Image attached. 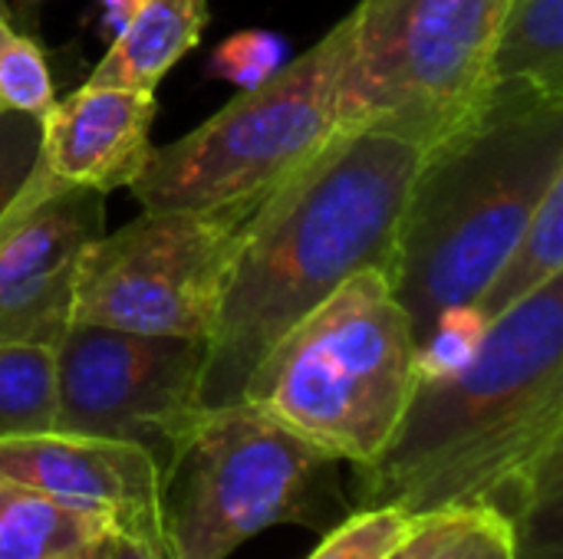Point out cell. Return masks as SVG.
Masks as SVG:
<instances>
[{
  "label": "cell",
  "mask_w": 563,
  "mask_h": 559,
  "mask_svg": "<svg viewBox=\"0 0 563 559\" xmlns=\"http://www.w3.org/2000/svg\"><path fill=\"white\" fill-rule=\"evenodd\" d=\"M102 234L106 191L63 185L36 165L0 217V343L59 346L79 264Z\"/></svg>",
  "instance_id": "10"
},
{
  "label": "cell",
  "mask_w": 563,
  "mask_h": 559,
  "mask_svg": "<svg viewBox=\"0 0 563 559\" xmlns=\"http://www.w3.org/2000/svg\"><path fill=\"white\" fill-rule=\"evenodd\" d=\"M155 96L82 82L40 115V165L63 185L129 188L152 158Z\"/></svg>",
  "instance_id": "12"
},
{
  "label": "cell",
  "mask_w": 563,
  "mask_h": 559,
  "mask_svg": "<svg viewBox=\"0 0 563 559\" xmlns=\"http://www.w3.org/2000/svg\"><path fill=\"white\" fill-rule=\"evenodd\" d=\"M264 198L214 211H145L102 234L79 264L73 323L208 339L244 227Z\"/></svg>",
  "instance_id": "8"
},
{
  "label": "cell",
  "mask_w": 563,
  "mask_h": 559,
  "mask_svg": "<svg viewBox=\"0 0 563 559\" xmlns=\"http://www.w3.org/2000/svg\"><path fill=\"white\" fill-rule=\"evenodd\" d=\"M416 333L386 270H360L257 362L241 402L257 405L340 465H369L419 382Z\"/></svg>",
  "instance_id": "4"
},
{
  "label": "cell",
  "mask_w": 563,
  "mask_h": 559,
  "mask_svg": "<svg viewBox=\"0 0 563 559\" xmlns=\"http://www.w3.org/2000/svg\"><path fill=\"white\" fill-rule=\"evenodd\" d=\"M346 514L340 461L251 402L198 405L158 458L168 559H228L271 527L327 530Z\"/></svg>",
  "instance_id": "5"
},
{
  "label": "cell",
  "mask_w": 563,
  "mask_h": 559,
  "mask_svg": "<svg viewBox=\"0 0 563 559\" xmlns=\"http://www.w3.org/2000/svg\"><path fill=\"white\" fill-rule=\"evenodd\" d=\"M99 3H102V33L115 40L145 0H99Z\"/></svg>",
  "instance_id": "25"
},
{
  "label": "cell",
  "mask_w": 563,
  "mask_h": 559,
  "mask_svg": "<svg viewBox=\"0 0 563 559\" xmlns=\"http://www.w3.org/2000/svg\"><path fill=\"white\" fill-rule=\"evenodd\" d=\"M112 530L53 497L0 474V559H59Z\"/></svg>",
  "instance_id": "14"
},
{
  "label": "cell",
  "mask_w": 563,
  "mask_h": 559,
  "mask_svg": "<svg viewBox=\"0 0 563 559\" xmlns=\"http://www.w3.org/2000/svg\"><path fill=\"white\" fill-rule=\"evenodd\" d=\"M558 178L563 99L531 86H492L426 148L386 270L416 343L445 306L475 300Z\"/></svg>",
  "instance_id": "3"
},
{
  "label": "cell",
  "mask_w": 563,
  "mask_h": 559,
  "mask_svg": "<svg viewBox=\"0 0 563 559\" xmlns=\"http://www.w3.org/2000/svg\"><path fill=\"white\" fill-rule=\"evenodd\" d=\"M205 20L208 0H145L86 82L155 92L162 76L195 49Z\"/></svg>",
  "instance_id": "13"
},
{
  "label": "cell",
  "mask_w": 563,
  "mask_h": 559,
  "mask_svg": "<svg viewBox=\"0 0 563 559\" xmlns=\"http://www.w3.org/2000/svg\"><path fill=\"white\" fill-rule=\"evenodd\" d=\"M109 540H112V534L102 537V540H96V544H89V547H82V550H76V554H69V557L59 559H106L109 557Z\"/></svg>",
  "instance_id": "26"
},
{
  "label": "cell",
  "mask_w": 563,
  "mask_h": 559,
  "mask_svg": "<svg viewBox=\"0 0 563 559\" xmlns=\"http://www.w3.org/2000/svg\"><path fill=\"white\" fill-rule=\"evenodd\" d=\"M563 273V178L551 185L541 208L521 231V237L511 244L498 270L485 280V287L475 293L472 306L492 323L544 283Z\"/></svg>",
  "instance_id": "16"
},
{
  "label": "cell",
  "mask_w": 563,
  "mask_h": 559,
  "mask_svg": "<svg viewBox=\"0 0 563 559\" xmlns=\"http://www.w3.org/2000/svg\"><path fill=\"white\" fill-rule=\"evenodd\" d=\"M518 527L492 507L442 511L422 524L419 559H518Z\"/></svg>",
  "instance_id": "18"
},
{
  "label": "cell",
  "mask_w": 563,
  "mask_h": 559,
  "mask_svg": "<svg viewBox=\"0 0 563 559\" xmlns=\"http://www.w3.org/2000/svg\"><path fill=\"white\" fill-rule=\"evenodd\" d=\"M426 145L379 128H340L254 208L221 310L205 339L198 405L241 402L257 362L360 270H389L396 227Z\"/></svg>",
  "instance_id": "2"
},
{
  "label": "cell",
  "mask_w": 563,
  "mask_h": 559,
  "mask_svg": "<svg viewBox=\"0 0 563 559\" xmlns=\"http://www.w3.org/2000/svg\"><path fill=\"white\" fill-rule=\"evenodd\" d=\"M485 333H488V323L472 303L445 306L416 346L419 379L452 376L462 366H468L475 359V353L482 349Z\"/></svg>",
  "instance_id": "21"
},
{
  "label": "cell",
  "mask_w": 563,
  "mask_h": 559,
  "mask_svg": "<svg viewBox=\"0 0 563 559\" xmlns=\"http://www.w3.org/2000/svg\"><path fill=\"white\" fill-rule=\"evenodd\" d=\"M350 507L412 517L492 507L518 537L558 514L563 488V273L488 323L452 376L419 379L383 451L353 468Z\"/></svg>",
  "instance_id": "1"
},
{
  "label": "cell",
  "mask_w": 563,
  "mask_h": 559,
  "mask_svg": "<svg viewBox=\"0 0 563 559\" xmlns=\"http://www.w3.org/2000/svg\"><path fill=\"white\" fill-rule=\"evenodd\" d=\"M508 0H360L343 16L340 125H379L426 148L492 89Z\"/></svg>",
  "instance_id": "6"
},
{
  "label": "cell",
  "mask_w": 563,
  "mask_h": 559,
  "mask_svg": "<svg viewBox=\"0 0 563 559\" xmlns=\"http://www.w3.org/2000/svg\"><path fill=\"white\" fill-rule=\"evenodd\" d=\"M53 102V76L36 40L20 33L0 3V112L43 115Z\"/></svg>",
  "instance_id": "20"
},
{
  "label": "cell",
  "mask_w": 563,
  "mask_h": 559,
  "mask_svg": "<svg viewBox=\"0 0 563 559\" xmlns=\"http://www.w3.org/2000/svg\"><path fill=\"white\" fill-rule=\"evenodd\" d=\"M422 521L402 507H353L307 559H389Z\"/></svg>",
  "instance_id": "19"
},
{
  "label": "cell",
  "mask_w": 563,
  "mask_h": 559,
  "mask_svg": "<svg viewBox=\"0 0 563 559\" xmlns=\"http://www.w3.org/2000/svg\"><path fill=\"white\" fill-rule=\"evenodd\" d=\"M343 20L267 82L241 89L221 112L165 148L129 185L142 211H214L264 198L340 125Z\"/></svg>",
  "instance_id": "7"
},
{
  "label": "cell",
  "mask_w": 563,
  "mask_h": 559,
  "mask_svg": "<svg viewBox=\"0 0 563 559\" xmlns=\"http://www.w3.org/2000/svg\"><path fill=\"white\" fill-rule=\"evenodd\" d=\"M488 79L563 99V0H508Z\"/></svg>",
  "instance_id": "15"
},
{
  "label": "cell",
  "mask_w": 563,
  "mask_h": 559,
  "mask_svg": "<svg viewBox=\"0 0 563 559\" xmlns=\"http://www.w3.org/2000/svg\"><path fill=\"white\" fill-rule=\"evenodd\" d=\"M287 63V40L271 30H241L221 40L208 59V72L241 89L267 82Z\"/></svg>",
  "instance_id": "22"
},
{
  "label": "cell",
  "mask_w": 563,
  "mask_h": 559,
  "mask_svg": "<svg viewBox=\"0 0 563 559\" xmlns=\"http://www.w3.org/2000/svg\"><path fill=\"white\" fill-rule=\"evenodd\" d=\"M40 165V119L26 112H0V217L26 188Z\"/></svg>",
  "instance_id": "23"
},
{
  "label": "cell",
  "mask_w": 563,
  "mask_h": 559,
  "mask_svg": "<svg viewBox=\"0 0 563 559\" xmlns=\"http://www.w3.org/2000/svg\"><path fill=\"white\" fill-rule=\"evenodd\" d=\"M56 353V428L142 445L162 458L198 409L205 339L69 323Z\"/></svg>",
  "instance_id": "9"
},
{
  "label": "cell",
  "mask_w": 563,
  "mask_h": 559,
  "mask_svg": "<svg viewBox=\"0 0 563 559\" xmlns=\"http://www.w3.org/2000/svg\"><path fill=\"white\" fill-rule=\"evenodd\" d=\"M0 474L63 507L165 547L158 521V461L148 448L79 432L0 438Z\"/></svg>",
  "instance_id": "11"
},
{
  "label": "cell",
  "mask_w": 563,
  "mask_h": 559,
  "mask_svg": "<svg viewBox=\"0 0 563 559\" xmlns=\"http://www.w3.org/2000/svg\"><path fill=\"white\" fill-rule=\"evenodd\" d=\"M106 559H168L165 547L132 537V534H112L109 540V557Z\"/></svg>",
  "instance_id": "24"
},
{
  "label": "cell",
  "mask_w": 563,
  "mask_h": 559,
  "mask_svg": "<svg viewBox=\"0 0 563 559\" xmlns=\"http://www.w3.org/2000/svg\"><path fill=\"white\" fill-rule=\"evenodd\" d=\"M422 524H426V521H422ZM422 524H419V530H416V534H412V537H409V540H406V544H402V547H399V550H396L389 559H419V547H422Z\"/></svg>",
  "instance_id": "27"
},
{
  "label": "cell",
  "mask_w": 563,
  "mask_h": 559,
  "mask_svg": "<svg viewBox=\"0 0 563 559\" xmlns=\"http://www.w3.org/2000/svg\"><path fill=\"white\" fill-rule=\"evenodd\" d=\"M56 409V353L0 343V438L53 432Z\"/></svg>",
  "instance_id": "17"
}]
</instances>
